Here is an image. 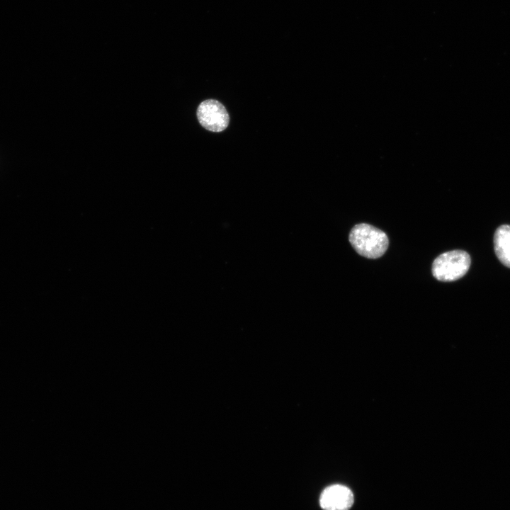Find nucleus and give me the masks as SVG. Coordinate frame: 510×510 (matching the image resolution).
<instances>
[{
	"mask_svg": "<svg viewBox=\"0 0 510 510\" xmlns=\"http://www.w3.org/2000/svg\"><path fill=\"white\" fill-rule=\"evenodd\" d=\"M348 239L358 254L368 259L382 256L389 244L384 232L365 223L356 225L350 232Z\"/></svg>",
	"mask_w": 510,
	"mask_h": 510,
	"instance_id": "nucleus-1",
	"label": "nucleus"
},
{
	"mask_svg": "<svg viewBox=\"0 0 510 510\" xmlns=\"http://www.w3.org/2000/svg\"><path fill=\"white\" fill-rule=\"evenodd\" d=\"M470 255L463 250H453L439 255L432 264V274L437 280L450 282L462 278L470 266Z\"/></svg>",
	"mask_w": 510,
	"mask_h": 510,
	"instance_id": "nucleus-2",
	"label": "nucleus"
},
{
	"mask_svg": "<svg viewBox=\"0 0 510 510\" xmlns=\"http://www.w3.org/2000/svg\"><path fill=\"white\" fill-rule=\"evenodd\" d=\"M197 118L204 128L215 132L225 130L230 122V116L225 106L214 99L200 103L197 109Z\"/></svg>",
	"mask_w": 510,
	"mask_h": 510,
	"instance_id": "nucleus-3",
	"label": "nucleus"
},
{
	"mask_svg": "<svg viewBox=\"0 0 510 510\" xmlns=\"http://www.w3.org/2000/svg\"><path fill=\"white\" fill-rule=\"evenodd\" d=\"M354 502L351 489L341 484L327 487L322 493L319 504L323 510H349Z\"/></svg>",
	"mask_w": 510,
	"mask_h": 510,
	"instance_id": "nucleus-4",
	"label": "nucleus"
},
{
	"mask_svg": "<svg viewBox=\"0 0 510 510\" xmlns=\"http://www.w3.org/2000/svg\"><path fill=\"white\" fill-rule=\"evenodd\" d=\"M494 245L496 255L506 266L510 268V225L499 227L494 237Z\"/></svg>",
	"mask_w": 510,
	"mask_h": 510,
	"instance_id": "nucleus-5",
	"label": "nucleus"
}]
</instances>
